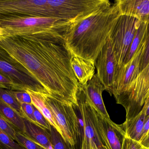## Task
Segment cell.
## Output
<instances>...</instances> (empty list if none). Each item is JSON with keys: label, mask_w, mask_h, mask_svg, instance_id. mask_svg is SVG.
Listing matches in <instances>:
<instances>
[{"label": "cell", "mask_w": 149, "mask_h": 149, "mask_svg": "<svg viewBox=\"0 0 149 149\" xmlns=\"http://www.w3.org/2000/svg\"><path fill=\"white\" fill-rule=\"evenodd\" d=\"M49 133L53 149H70L61 134L52 126H51L50 130L49 131Z\"/></svg>", "instance_id": "44dd1931"}, {"label": "cell", "mask_w": 149, "mask_h": 149, "mask_svg": "<svg viewBox=\"0 0 149 149\" xmlns=\"http://www.w3.org/2000/svg\"><path fill=\"white\" fill-rule=\"evenodd\" d=\"M81 149H93L90 146L89 143L87 141L86 139L84 138L82 141V146Z\"/></svg>", "instance_id": "d6a6232c"}, {"label": "cell", "mask_w": 149, "mask_h": 149, "mask_svg": "<svg viewBox=\"0 0 149 149\" xmlns=\"http://www.w3.org/2000/svg\"><path fill=\"white\" fill-rule=\"evenodd\" d=\"M95 64L98 78L105 90L111 95L119 71L110 38L97 57Z\"/></svg>", "instance_id": "9c48e42d"}, {"label": "cell", "mask_w": 149, "mask_h": 149, "mask_svg": "<svg viewBox=\"0 0 149 149\" xmlns=\"http://www.w3.org/2000/svg\"><path fill=\"white\" fill-rule=\"evenodd\" d=\"M21 108L23 118H25L31 122L38 126L34 116L33 105L32 104L22 103L21 104Z\"/></svg>", "instance_id": "cb8c5ba5"}, {"label": "cell", "mask_w": 149, "mask_h": 149, "mask_svg": "<svg viewBox=\"0 0 149 149\" xmlns=\"http://www.w3.org/2000/svg\"><path fill=\"white\" fill-rule=\"evenodd\" d=\"M149 31V22H141L125 59L124 65L133 58L141 45L147 39Z\"/></svg>", "instance_id": "d6986e66"}, {"label": "cell", "mask_w": 149, "mask_h": 149, "mask_svg": "<svg viewBox=\"0 0 149 149\" xmlns=\"http://www.w3.org/2000/svg\"><path fill=\"white\" fill-rule=\"evenodd\" d=\"M26 92H28L30 95L32 101V104L41 112L45 118L49 122L51 126L56 129L61 135V130L51 112L45 105L42 94L33 92L30 89H27Z\"/></svg>", "instance_id": "ac0fdd59"}, {"label": "cell", "mask_w": 149, "mask_h": 149, "mask_svg": "<svg viewBox=\"0 0 149 149\" xmlns=\"http://www.w3.org/2000/svg\"><path fill=\"white\" fill-rule=\"evenodd\" d=\"M1 31H0V36H1Z\"/></svg>", "instance_id": "d590c367"}, {"label": "cell", "mask_w": 149, "mask_h": 149, "mask_svg": "<svg viewBox=\"0 0 149 149\" xmlns=\"http://www.w3.org/2000/svg\"><path fill=\"white\" fill-rule=\"evenodd\" d=\"M23 134L43 149H54L49 131H46L23 118Z\"/></svg>", "instance_id": "9a60e30c"}, {"label": "cell", "mask_w": 149, "mask_h": 149, "mask_svg": "<svg viewBox=\"0 0 149 149\" xmlns=\"http://www.w3.org/2000/svg\"><path fill=\"white\" fill-rule=\"evenodd\" d=\"M13 92L20 104L22 103L32 104L31 97L28 92L24 91H13Z\"/></svg>", "instance_id": "83f0119b"}, {"label": "cell", "mask_w": 149, "mask_h": 149, "mask_svg": "<svg viewBox=\"0 0 149 149\" xmlns=\"http://www.w3.org/2000/svg\"><path fill=\"white\" fill-rule=\"evenodd\" d=\"M33 107L34 116L38 126L46 131H49L50 130L51 125L49 122L45 118L41 112L33 105Z\"/></svg>", "instance_id": "d4e9b609"}, {"label": "cell", "mask_w": 149, "mask_h": 149, "mask_svg": "<svg viewBox=\"0 0 149 149\" xmlns=\"http://www.w3.org/2000/svg\"><path fill=\"white\" fill-rule=\"evenodd\" d=\"M143 107L146 108V118L149 116V102L148 103H145Z\"/></svg>", "instance_id": "836d02e7"}, {"label": "cell", "mask_w": 149, "mask_h": 149, "mask_svg": "<svg viewBox=\"0 0 149 149\" xmlns=\"http://www.w3.org/2000/svg\"><path fill=\"white\" fill-rule=\"evenodd\" d=\"M0 149H26L0 129Z\"/></svg>", "instance_id": "7402d4cb"}, {"label": "cell", "mask_w": 149, "mask_h": 149, "mask_svg": "<svg viewBox=\"0 0 149 149\" xmlns=\"http://www.w3.org/2000/svg\"><path fill=\"white\" fill-rule=\"evenodd\" d=\"M121 149H143V147L139 141L124 136L123 138Z\"/></svg>", "instance_id": "4316f807"}, {"label": "cell", "mask_w": 149, "mask_h": 149, "mask_svg": "<svg viewBox=\"0 0 149 149\" xmlns=\"http://www.w3.org/2000/svg\"><path fill=\"white\" fill-rule=\"evenodd\" d=\"M42 94L68 147L70 149H81L82 141L74 105L61 101L48 94Z\"/></svg>", "instance_id": "277c9868"}, {"label": "cell", "mask_w": 149, "mask_h": 149, "mask_svg": "<svg viewBox=\"0 0 149 149\" xmlns=\"http://www.w3.org/2000/svg\"><path fill=\"white\" fill-rule=\"evenodd\" d=\"M71 65L75 77L81 85L86 84L95 75V64L93 61L72 53Z\"/></svg>", "instance_id": "4fadbf2b"}, {"label": "cell", "mask_w": 149, "mask_h": 149, "mask_svg": "<svg viewBox=\"0 0 149 149\" xmlns=\"http://www.w3.org/2000/svg\"><path fill=\"white\" fill-rule=\"evenodd\" d=\"M0 46L22 65L51 96L77 105L79 82L72 68V53L64 36H0Z\"/></svg>", "instance_id": "6da1fadb"}, {"label": "cell", "mask_w": 149, "mask_h": 149, "mask_svg": "<svg viewBox=\"0 0 149 149\" xmlns=\"http://www.w3.org/2000/svg\"><path fill=\"white\" fill-rule=\"evenodd\" d=\"M141 22L136 17L119 12L109 38L119 73L124 66Z\"/></svg>", "instance_id": "8992f818"}, {"label": "cell", "mask_w": 149, "mask_h": 149, "mask_svg": "<svg viewBox=\"0 0 149 149\" xmlns=\"http://www.w3.org/2000/svg\"><path fill=\"white\" fill-rule=\"evenodd\" d=\"M0 129L15 141V131L13 127L0 115Z\"/></svg>", "instance_id": "484cf974"}, {"label": "cell", "mask_w": 149, "mask_h": 149, "mask_svg": "<svg viewBox=\"0 0 149 149\" xmlns=\"http://www.w3.org/2000/svg\"><path fill=\"white\" fill-rule=\"evenodd\" d=\"M83 86L87 96L97 111L106 120L109 121H112L107 112L102 99V94L105 90V87L97 74H95L92 79Z\"/></svg>", "instance_id": "8fae6325"}, {"label": "cell", "mask_w": 149, "mask_h": 149, "mask_svg": "<svg viewBox=\"0 0 149 149\" xmlns=\"http://www.w3.org/2000/svg\"><path fill=\"white\" fill-rule=\"evenodd\" d=\"M146 108H143L137 115L132 119L126 120L123 124L120 125L125 132V136L132 140L140 141L146 120Z\"/></svg>", "instance_id": "2e32d148"}, {"label": "cell", "mask_w": 149, "mask_h": 149, "mask_svg": "<svg viewBox=\"0 0 149 149\" xmlns=\"http://www.w3.org/2000/svg\"><path fill=\"white\" fill-rule=\"evenodd\" d=\"M149 63V31L148 35L147 38L146 42V46H145V50L143 52V56L142 59L141 64L140 71L141 72L146 67Z\"/></svg>", "instance_id": "f546056e"}, {"label": "cell", "mask_w": 149, "mask_h": 149, "mask_svg": "<svg viewBox=\"0 0 149 149\" xmlns=\"http://www.w3.org/2000/svg\"><path fill=\"white\" fill-rule=\"evenodd\" d=\"M143 149H149V148H145V147H143Z\"/></svg>", "instance_id": "e575fe53"}, {"label": "cell", "mask_w": 149, "mask_h": 149, "mask_svg": "<svg viewBox=\"0 0 149 149\" xmlns=\"http://www.w3.org/2000/svg\"><path fill=\"white\" fill-rule=\"evenodd\" d=\"M139 142L143 147L149 148V130L147 134L142 136Z\"/></svg>", "instance_id": "4dcf8cb0"}, {"label": "cell", "mask_w": 149, "mask_h": 149, "mask_svg": "<svg viewBox=\"0 0 149 149\" xmlns=\"http://www.w3.org/2000/svg\"><path fill=\"white\" fill-rule=\"evenodd\" d=\"M0 99L10 106L14 108L23 118L21 108V104L17 99L13 90L0 88Z\"/></svg>", "instance_id": "ffe728a7"}, {"label": "cell", "mask_w": 149, "mask_h": 149, "mask_svg": "<svg viewBox=\"0 0 149 149\" xmlns=\"http://www.w3.org/2000/svg\"><path fill=\"white\" fill-rule=\"evenodd\" d=\"M149 96V63L124 92L115 98L126 111V120L140 113Z\"/></svg>", "instance_id": "52a82bcc"}, {"label": "cell", "mask_w": 149, "mask_h": 149, "mask_svg": "<svg viewBox=\"0 0 149 149\" xmlns=\"http://www.w3.org/2000/svg\"><path fill=\"white\" fill-rule=\"evenodd\" d=\"M114 3L120 14L149 22V0H117Z\"/></svg>", "instance_id": "7c38bea8"}, {"label": "cell", "mask_w": 149, "mask_h": 149, "mask_svg": "<svg viewBox=\"0 0 149 149\" xmlns=\"http://www.w3.org/2000/svg\"><path fill=\"white\" fill-rule=\"evenodd\" d=\"M147 40L141 45L133 58L119 72L111 92V95L115 99L124 92L141 73L140 68Z\"/></svg>", "instance_id": "30bf717a"}, {"label": "cell", "mask_w": 149, "mask_h": 149, "mask_svg": "<svg viewBox=\"0 0 149 149\" xmlns=\"http://www.w3.org/2000/svg\"><path fill=\"white\" fill-rule=\"evenodd\" d=\"M72 24L66 20L40 17H1V36L51 34L65 36Z\"/></svg>", "instance_id": "3957f363"}, {"label": "cell", "mask_w": 149, "mask_h": 149, "mask_svg": "<svg viewBox=\"0 0 149 149\" xmlns=\"http://www.w3.org/2000/svg\"><path fill=\"white\" fill-rule=\"evenodd\" d=\"M98 113L102 131L110 148L111 149H121L122 141H121L120 136L123 137L125 134L121 125L106 120L98 111Z\"/></svg>", "instance_id": "5bb4252c"}, {"label": "cell", "mask_w": 149, "mask_h": 149, "mask_svg": "<svg viewBox=\"0 0 149 149\" xmlns=\"http://www.w3.org/2000/svg\"><path fill=\"white\" fill-rule=\"evenodd\" d=\"M0 73L11 80L15 91L30 89L41 94H48L47 90L20 63L0 46Z\"/></svg>", "instance_id": "ba28073f"}, {"label": "cell", "mask_w": 149, "mask_h": 149, "mask_svg": "<svg viewBox=\"0 0 149 149\" xmlns=\"http://www.w3.org/2000/svg\"><path fill=\"white\" fill-rule=\"evenodd\" d=\"M15 141L26 149H43L18 131H15Z\"/></svg>", "instance_id": "603a6c76"}, {"label": "cell", "mask_w": 149, "mask_h": 149, "mask_svg": "<svg viewBox=\"0 0 149 149\" xmlns=\"http://www.w3.org/2000/svg\"><path fill=\"white\" fill-rule=\"evenodd\" d=\"M149 130V116L146 118L145 123H144V127H143V130L142 136L147 134Z\"/></svg>", "instance_id": "1f68e13d"}, {"label": "cell", "mask_w": 149, "mask_h": 149, "mask_svg": "<svg viewBox=\"0 0 149 149\" xmlns=\"http://www.w3.org/2000/svg\"><path fill=\"white\" fill-rule=\"evenodd\" d=\"M0 88H6L15 91V85L11 80L0 73Z\"/></svg>", "instance_id": "f1b7e54d"}, {"label": "cell", "mask_w": 149, "mask_h": 149, "mask_svg": "<svg viewBox=\"0 0 149 149\" xmlns=\"http://www.w3.org/2000/svg\"><path fill=\"white\" fill-rule=\"evenodd\" d=\"M76 98L83 122L84 139L93 149H111L102 131L98 111L87 96L83 85L79 83Z\"/></svg>", "instance_id": "5b68a950"}, {"label": "cell", "mask_w": 149, "mask_h": 149, "mask_svg": "<svg viewBox=\"0 0 149 149\" xmlns=\"http://www.w3.org/2000/svg\"><path fill=\"white\" fill-rule=\"evenodd\" d=\"M119 13L114 3L73 23L65 35L66 46L72 54L95 63L110 38Z\"/></svg>", "instance_id": "7a4b0ae2"}, {"label": "cell", "mask_w": 149, "mask_h": 149, "mask_svg": "<svg viewBox=\"0 0 149 149\" xmlns=\"http://www.w3.org/2000/svg\"><path fill=\"white\" fill-rule=\"evenodd\" d=\"M0 115L15 129L23 134L24 125L23 118L8 104L0 99Z\"/></svg>", "instance_id": "e0dca14e"}]
</instances>
